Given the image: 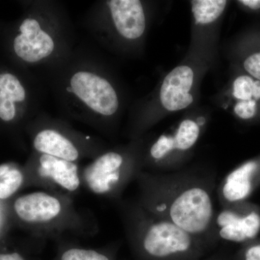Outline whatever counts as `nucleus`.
Listing matches in <instances>:
<instances>
[{"label":"nucleus","mask_w":260,"mask_h":260,"mask_svg":"<svg viewBox=\"0 0 260 260\" xmlns=\"http://www.w3.org/2000/svg\"><path fill=\"white\" fill-rule=\"evenodd\" d=\"M136 201L144 209L201 238L215 247L212 226L215 210L216 177L192 171L152 173L142 171L137 177Z\"/></svg>","instance_id":"f257e3e1"},{"label":"nucleus","mask_w":260,"mask_h":260,"mask_svg":"<svg viewBox=\"0 0 260 260\" xmlns=\"http://www.w3.org/2000/svg\"><path fill=\"white\" fill-rule=\"evenodd\" d=\"M130 250L136 260H201L213 246L144 209L136 200L117 201Z\"/></svg>","instance_id":"f03ea898"},{"label":"nucleus","mask_w":260,"mask_h":260,"mask_svg":"<svg viewBox=\"0 0 260 260\" xmlns=\"http://www.w3.org/2000/svg\"><path fill=\"white\" fill-rule=\"evenodd\" d=\"M13 214L39 239H56L63 236L92 237L99 232L97 219L80 209L74 198L47 191L21 195L12 206Z\"/></svg>","instance_id":"7ed1b4c3"},{"label":"nucleus","mask_w":260,"mask_h":260,"mask_svg":"<svg viewBox=\"0 0 260 260\" xmlns=\"http://www.w3.org/2000/svg\"><path fill=\"white\" fill-rule=\"evenodd\" d=\"M142 171L143 162L133 152H104L80 171L82 186L96 196L119 201Z\"/></svg>","instance_id":"20e7f679"},{"label":"nucleus","mask_w":260,"mask_h":260,"mask_svg":"<svg viewBox=\"0 0 260 260\" xmlns=\"http://www.w3.org/2000/svg\"><path fill=\"white\" fill-rule=\"evenodd\" d=\"M25 184L74 198L82 186L78 162L37 153L23 170Z\"/></svg>","instance_id":"39448f33"},{"label":"nucleus","mask_w":260,"mask_h":260,"mask_svg":"<svg viewBox=\"0 0 260 260\" xmlns=\"http://www.w3.org/2000/svg\"><path fill=\"white\" fill-rule=\"evenodd\" d=\"M260 236V205L250 200L220 208L215 212L212 240L245 244Z\"/></svg>","instance_id":"423d86ee"},{"label":"nucleus","mask_w":260,"mask_h":260,"mask_svg":"<svg viewBox=\"0 0 260 260\" xmlns=\"http://www.w3.org/2000/svg\"><path fill=\"white\" fill-rule=\"evenodd\" d=\"M32 146L37 153L73 162L85 157L95 158L102 153L96 143L88 137L54 126L38 129L32 138Z\"/></svg>","instance_id":"0eeeda50"},{"label":"nucleus","mask_w":260,"mask_h":260,"mask_svg":"<svg viewBox=\"0 0 260 260\" xmlns=\"http://www.w3.org/2000/svg\"><path fill=\"white\" fill-rule=\"evenodd\" d=\"M70 85V91L98 114L112 116L119 108L115 90L100 75L89 71L77 72L71 77Z\"/></svg>","instance_id":"6e6552de"},{"label":"nucleus","mask_w":260,"mask_h":260,"mask_svg":"<svg viewBox=\"0 0 260 260\" xmlns=\"http://www.w3.org/2000/svg\"><path fill=\"white\" fill-rule=\"evenodd\" d=\"M260 186V155L238 166L216 187L220 208L249 200Z\"/></svg>","instance_id":"1a4fd4ad"},{"label":"nucleus","mask_w":260,"mask_h":260,"mask_svg":"<svg viewBox=\"0 0 260 260\" xmlns=\"http://www.w3.org/2000/svg\"><path fill=\"white\" fill-rule=\"evenodd\" d=\"M20 34L15 38V54L23 61L35 63L47 59L55 48L54 39L36 18L25 19L20 25Z\"/></svg>","instance_id":"9d476101"},{"label":"nucleus","mask_w":260,"mask_h":260,"mask_svg":"<svg viewBox=\"0 0 260 260\" xmlns=\"http://www.w3.org/2000/svg\"><path fill=\"white\" fill-rule=\"evenodd\" d=\"M194 80V73L189 67H177L166 77L160 89V101L170 112L181 110L193 102L189 93Z\"/></svg>","instance_id":"9b49d317"},{"label":"nucleus","mask_w":260,"mask_h":260,"mask_svg":"<svg viewBox=\"0 0 260 260\" xmlns=\"http://www.w3.org/2000/svg\"><path fill=\"white\" fill-rule=\"evenodd\" d=\"M108 6L115 28L123 37L137 39L142 37L145 29V17L140 1L111 0Z\"/></svg>","instance_id":"f8f14e48"},{"label":"nucleus","mask_w":260,"mask_h":260,"mask_svg":"<svg viewBox=\"0 0 260 260\" xmlns=\"http://www.w3.org/2000/svg\"><path fill=\"white\" fill-rule=\"evenodd\" d=\"M200 135V126L197 121L185 119L174 135H169L172 139V151L162 167L161 173L177 172V156L187 153L196 144Z\"/></svg>","instance_id":"ddd939ff"},{"label":"nucleus","mask_w":260,"mask_h":260,"mask_svg":"<svg viewBox=\"0 0 260 260\" xmlns=\"http://www.w3.org/2000/svg\"><path fill=\"white\" fill-rule=\"evenodd\" d=\"M119 248L116 244L100 249L63 246L52 260H116Z\"/></svg>","instance_id":"4468645a"},{"label":"nucleus","mask_w":260,"mask_h":260,"mask_svg":"<svg viewBox=\"0 0 260 260\" xmlns=\"http://www.w3.org/2000/svg\"><path fill=\"white\" fill-rule=\"evenodd\" d=\"M24 184L23 170L13 164L0 165V200L11 198Z\"/></svg>","instance_id":"2eb2a0df"},{"label":"nucleus","mask_w":260,"mask_h":260,"mask_svg":"<svg viewBox=\"0 0 260 260\" xmlns=\"http://www.w3.org/2000/svg\"><path fill=\"white\" fill-rule=\"evenodd\" d=\"M227 5L225 0H194L191 1L192 13L197 23H213L221 15Z\"/></svg>","instance_id":"dca6fc26"},{"label":"nucleus","mask_w":260,"mask_h":260,"mask_svg":"<svg viewBox=\"0 0 260 260\" xmlns=\"http://www.w3.org/2000/svg\"><path fill=\"white\" fill-rule=\"evenodd\" d=\"M25 98V88L15 75L10 73L0 74V99L15 104L24 102Z\"/></svg>","instance_id":"f3484780"},{"label":"nucleus","mask_w":260,"mask_h":260,"mask_svg":"<svg viewBox=\"0 0 260 260\" xmlns=\"http://www.w3.org/2000/svg\"><path fill=\"white\" fill-rule=\"evenodd\" d=\"M233 260H260V237L241 246Z\"/></svg>","instance_id":"a211bd4d"},{"label":"nucleus","mask_w":260,"mask_h":260,"mask_svg":"<svg viewBox=\"0 0 260 260\" xmlns=\"http://www.w3.org/2000/svg\"><path fill=\"white\" fill-rule=\"evenodd\" d=\"M259 103L260 102L254 100L249 102H236L234 112L237 117L242 120L255 119L257 115Z\"/></svg>","instance_id":"6ab92c4d"},{"label":"nucleus","mask_w":260,"mask_h":260,"mask_svg":"<svg viewBox=\"0 0 260 260\" xmlns=\"http://www.w3.org/2000/svg\"><path fill=\"white\" fill-rule=\"evenodd\" d=\"M243 67L248 75L260 81V50L246 56Z\"/></svg>","instance_id":"aec40b11"},{"label":"nucleus","mask_w":260,"mask_h":260,"mask_svg":"<svg viewBox=\"0 0 260 260\" xmlns=\"http://www.w3.org/2000/svg\"><path fill=\"white\" fill-rule=\"evenodd\" d=\"M15 115H16L15 104L0 99V119L5 121H10L14 119Z\"/></svg>","instance_id":"412c9836"},{"label":"nucleus","mask_w":260,"mask_h":260,"mask_svg":"<svg viewBox=\"0 0 260 260\" xmlns=\"http://www.w3.org/2000/svg\"><path fill=\"white\" fill-rule=\"evenodd\" d=\"M0 260H25L21 254L18 252L0 253Z\"/></svg>","instance_id":"4be33fe9"},{"label":"nucleus","mask_w":260,"mask_h":260,"mask_svg":"<svg viewBox=\"0 0 260 260\" xmlns=\"http://www.w3.org/2000/svg\"><path fill=\"white\" fill-rule=\"evenodd\" d=\"M239 3L252 10L260 9V0H242L239 1Z\"/></svg>","instance_id":"5701e85b"},{"label":"nucleus","mask_w":260,"mask_h":260,"mask_svg":"<svg viewBox=\"0 0 260 260\" xmlns=\"http://www.w3.org/2000/svg\"><path fill=\"white\" fill-rule=\"evenodd\" d=\"M201 260H233L232 257L225 256V254H221L220 253L209 256V257L205 258V259Z\"/></svg>","instance_id":"b1692460"},{"label":"nucleus","mask_w":260,"mask_h":260,"mask_svg":"<svg viewBox=\"0 0 260 260\" xmlns=\"http://www.w3.org/2000/svg\"><path fill=\"white\" fill-rule=\"evenodd\" d=\"M197 123L199 124L200 126L204 125L205 123V119L204 117H199L197 120Z\"/></svg>","instance_id":"393cba45"},{"label":"nucleus","mask_w":260,"mask_h":260,"mask_svg":"<svg viewBox=\"0 0 260 260\" xmlns=\"http://www.w3.org/2000/svg\"><path fill=\"white\" fill-rule=\"evenodd\" d=\"M259 237H260V236H259Z\"/></svg>","instance_id":"a878e982"}]
</instances>
